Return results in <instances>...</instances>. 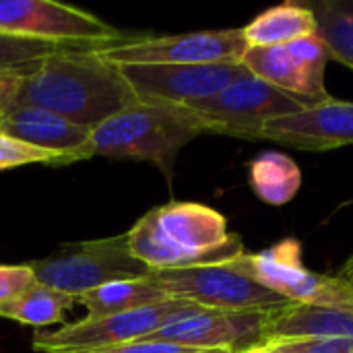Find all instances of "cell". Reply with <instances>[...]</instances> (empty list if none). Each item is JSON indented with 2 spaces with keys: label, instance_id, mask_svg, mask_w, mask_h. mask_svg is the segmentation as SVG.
<instances>
[{
  "label": "cell",
  "instance_id": "8fae6325",
  "mask_svg": "<svg viewBox=\"0 0 353 353\" xmlns=\"http://www.w3.org/2000/svg\"><path fill=\"white\" fill-rule=\"evenodd\" d=\"M267 312L209 310L192 306L157 329L147 341L176 343L196 352L238 353L263 343Z\"/></svg>",
  "mask_w": 353,
  "mask_h": 353
},
{
  "label": "cell",
  "instance_id": "ffe728a7",
  "mask_svg": "<svg viewBox=\"0 0 353 353\" xmlns=\"http://www.w3.org/2000/svg\"><path fill=\"white\" fill-rule=\"evenodd\" d=\"M74 302L77 298L68 294L35 283L21 298L0 306V319H10L35 329H48L56 323H62Z\"/></svg>",
  "mask_w": 353,
  "mask_h": 353
},
{
  "label": "cell",
  "instance_id": "f1b7e54d",
  "mask_svg": "<svg viewBox=\"0 0 353 353\" xmlns=\"http://www.w3.org/2000/svg\"><path fill=\"white\" fill-rule=\"evenodd\" d=\"M6 105H8V101H0V120H2V116L6 112Z\"/></svg>",
  "mask_w": 353,
  "mask_h": 353
},
{
  "label": "cell",
  "instance_id": "9c48e42d",
  "mask_svg": "<svg viewBox=\"0 0 353 353\" xmlns=\"http://www.w3.org/2000/svg\"><path fill=\"white\" fill-rule=\"evenodd\" d=\"M0 33L62 43L120 46L132 39L91 12L54 0H0Z\"/></svg>",
  "mask_w": 353,
  "mask_h": 353
},
{
  "label": "cell",
  "instance_id": "44dd1931",
  "mask_svg": "<svg viewBox=\"0 0 353 353\" xmlns=\"http://www.w3.org/2000/svg\"><path fill=\"white\" fill-rule=\"evenodd\" d=\"M314 12L316 35L329 48L331 60L353 70V0L306 2Z\"/></svg>",
  "mask_w": 353,
  "mask_h": 353
},
{
  "label": "cell",
  "instance_id": "7c38bea8",
  "mask_svg": "<svg viewBox=\"0 0 353 353\" xmlns=\"http://www.w3.org/2000/svg\"><path fill=\"white\" fill-rule=\"evenodd\" d=\"M120 72L143 103L190 105L213 97L248 70L242 64H137L120 66Z\"/></svg>",
  "mask_w": 353,
  "mask_h": 353
},
{
  "label": "cell",
  "instance_id": "d4e9b609",
  "mask_svg": "<svg viewBox=\"0 0 353 353\" xmlns=\"http://www.w3.org/2000/svg\"><path fill=\"white\" fill-rule=\"evenodd\" d=\"M196 350H188L176 343H165V341H132V343H124V345H116V347H108V350H95V352H81V353H192Z\"/></svg>",
  "mask_w": 353,
  "mask_h": 353
},
{
  "label": "cell",
  "instance_id": "ba28073f",
  "mask_svg": "<svg viewBox=\"0 0 353 353\" xmlns=\"http://www.w3.org/2000/svg\"><path fill=\"white\" fill-rule=\"evenodd\" d=\"M248 41L242 29L192 31L163 37H132L120 46L108 48L101 56L116 66L137 64H242Z\"/></svg>",
  "mask_w": 353,
  "mask_h": 353
},
{
  "label": "cell",
  "instance_id": "d6986e66",
  "mask_svg": "<svg viewBox=\"0 0 353 353\" xmlns=\"http://www.w3.org/2000/svg\"><path fill=\"white\" fill-rule=\"evenodd\" d=\"M248 182L263 203L281 207L296 199L302 186V172L290 155L265 151L250 161Z\"/></svg>",
  "mask_w": 353,
  "mask_h": 353
},
{
  "label": "cell",
  "instance_id": "484cf974",
  "mask_svg": "<svg viewBox=\"0 0 353 353\" xmlns=\"http://www.w3.org/2000/svg\"><path fill=\"white\" fill-rule=\"evenodd\" d=\"M27 77V74H21V72H0V101H12L14 93H17V87H19V81Z\"/></svg>",
  "mask_w": 353,
  "mask_h": 353
},
{
  "label": "cell",
  "instance_id": "5b68a950",
  "mask_svg": "<svg viewBox=\"0 0 353 353\" xmlns=\"http://www.w3.org/2000/svg\"><path fill=\"white\" fill-rule=\"evenodd\" d=\"M302 254V244L294 238H285L261 252H242L228 263L244 277L290 302L353 310L352 288L337 275L312 273L306 269Z\"/></svg>",
  "mask_w": 353,
  "mask_h": 353
},
{
  "label": "cell",
  "instance_id": "4fadbf2b",
  "mask_svg": "<svg viewBox=\"0 0 353 353\" xmlns=\"http://www.w3.org/2000/svg\"><path fill=\"white\" fill-rule=\"evenodd\" d=\"M261 141L300 151H331L353 145V103L331 97L298 114L267 120Z\"/></svg>",
  "mask_w": 353,
  "mask_h": 353
},
{
  "label": "cell",
  "instance_id": "e0dca14e",
  "mask_svg": "<svg viewBox=\"0 0 353 353\" xmlns=\"http://www.w3.org/2000/svg\"><path fill=\"white\" fill-rule=\"evenodd\" d=\"M242 31L248 48L283 46L316 33V21L306 2H283L256 14Z\"/></svg>",
  "mask_w": 353,
  "mask_h": 353
},
{
  "label": "cell",
  "instance_id": "9a60e30c",
  "mask_svg": "<svg viewBox=\"0 0 353 353\" xmlns=\"http://www.w3.org/2000/svg\"><path fill=\"white\" fill-rule=\"evenodd\" d=\"M0 132L25 145L64 155L70 163H77L81 149L89 141L91 128L41 108L8 103L0 120Z\"/></svg>",
  "mask_w": 353,
  "mask_h": 353
},
{
  "label": "cell",
  "instance_id": "3957f363",
  "mask_svg": "<svg viewBox=\"0 0 353 353\" xmlns=\"http://www.w3.org/2000/svg\"><path fill=\"white\" fill-rule=\"evenodd\" d=\"M29 265L37 283L72 298L112 281L143 279L151 275V269L132 256L128 232L101 240L66 244L54 254Z\"/></svg>",
  "mask_w": 353,
  "mask_h": 353
},
{
  "label": "cell",
  "instance_id": "cb8c5ba5",
  "mask_svg": "<svg viewBox=\"0 0 353 353\" xmlns=\"http://www.w3.org/2000/svg\"><path fill=\"white\" fill-rule=\"evenodd\" d=\"M35 273L31 265H0V306L21 298L35 285Z\"/></svg>",
  "mask_w": 353,
  "mask_h": 353
},
{
  "label": "cell",
  "instance_id": "603a6c76",
  "mask_svg": "<svg viewBox=\"0 0 353 353\" xmlns=\"http://www.w3.org/2000/svg\"><path fill=\"white\" fill-rule=\"evenodd\" d=\"M31 163L70 165V159L64 155H58L54 151H43V149L25 145V143L14 141L0 132V172L21 168V165H31Z\"/></svg>",
  "mask_w": 353,
  "mask_h": 353
},
{
  "label": "cell",
  "instance_id": "ac0fdd59",
  "mask_svg": "<svg viewBox=\"0 0 353 353\" xmlns=\"http://www.w3.org/2000/svg\"><path fill=\"white\" fill-rule=\"evenodd\" d=\"M163 300H170V296L157 285V281L151 275L143 279L112 281L77 298V302L87 310L85 319H99V316L130 312V310H139V308H145Z\"/></svg>",
  "mask_w": 353,
  "mask_h": 353
},
{
  "label": "cell",
  "instance_id": "4316f807",
  "mask_svg": "<svg viewBox=\"0 0 353 353\" xmlns=\"http://www.w3.org/2000/svg\"><path fill=\"white\" fill-rule=\"evenodd\" d=\"M337 277H339L343 283H347V285L353 290V256L347 261V263H345V265H343V269L337 273Z\"/></svg>",
  "mask_w": 353,
  "mask_h": 353
},
{
  "label": "cell",
  "instance_id": "7a4b0ae2",
  "mask_svg": "<svg viewBox=\"0 0 353 353\" xmlns=\"http://www.w3.org/2000/svg\"><path fill=\"white\" fill-rule=\"evenodd\" d=\"M201 134L205 128L186 105L137 101L91 130L79 161L97 155L151 161L170 180L178 153Z\"/></svg>",
  "mask_w": 353,
  "mask_h": 353
},
{
  "label": "cell",
  "instance_id": "52a82bcc",
  "mask_svg": "<svg viewBox=\"0 0 353 353\" xmlns=\"http://www.w3.org/2000/svg\"><path fill=\"white\" fill-rule=\"evenodd\" d=\"M151 277L170 298L184 300L209 310L269 312L290 302L244 277L230 263L151 271Z\"/></svg>",
  "mask_w": 353,
  "mask_h": 353
},
{
  "label": "cell",
  "instance_id": "30bf717a",
  "mask_svg": "<svg viewBox=\"0 0 353 353\" xmlns=\"http://www.w3.org/2000/svg\"><path fill=\"white\" fill-rule=\"evenodd\" d=\"M331 60L325 41L312 33L283 46L248 48L242 56V66L256 79L271 83L294 95L316 101L331 99L325 87V70Z\"/></svg>",
  "mask_w": 353,
  "mask_h": 353
},
{
  "label": "cell",
  "instance_id": "83f0119b",
  "mask_svg": "<svg viewBox=\"0 0 353 353\" xmlns=\"http://www.w3.org/2000/svg\"><path fill=\"white\" fill-rule=\"evenodd\" d=\"M238 353H271V350H269L265 343H259V345H252V347L242 350V352H238Z\"/></svg>",
  "mask_w": 353,
  "mask_h": 353
},
{
  "label": "cell",
  "instance_id": "5bb4252c",
  "mask_svg": "<svg viewBox=\"0 0 353 353\" xmlns=\"http://www.w3.org/2000/svg\"><path fill=\"white\" fill-rule=\"evenodd\" d=\"M159 234L176 248L196 254H242L240 236L228 232V219L201 203H168L151 209Z\"/></svg>",
  "mask_w": 353,
  "mask_h": 353
},
{
  "label": "cell",
  "instance_id": "277c9868",
  "mask_svg": "<svg viewBox=\"0 0 353 353\" xmlns=\"http://www.w3.org/2000/svg\"><path fill=\"white\" fill-rule=\"evenodd\" d=\"M316 103L323 101L288 93L250 72H244L213 97L186 108L196 116L205 132L261 141V130L267 120L292 116Z\"/></svg>",
  "mask_w": 353,
  "mask_h": 353
},
{
  "label": "cell",
  "instance_id": "6da1fadb",
  "mask_svg": "<svg viewBox=\"0 0 353 353\" xmlns=\"http://www.w3.org/2000/svg\"><path fill=\"white\" fill-rule=\"evenodd\" d=\"M101 52L70 50L43 58L19 81L10 103L41 108L93 130L139 101L120 66L108 62Z\"/></svg>",
  "mask_w": 353,
  "mask_h": 353
},
{
  "label": "cell",
  "instance_id": "2e32d148",
  "mask_svg": "<svg viewBox=\"0 0 353 353\" xmlns=\"http://www.w3.org/2000/svg\"><path fill=\"white\" fill-rule=\"evenodd\" d=\"M304 337H341L353 341V310L288 302L267 312L263 343Z\"/></svg>",
  "mask_w": 353,
  "mask_h": 353
},
{
  "label": "cell",
  "instance_id": "7402d4cb",
  "mask_svg": "<svg viewBox=\"0 0 353 353\" xmlns=\"http://www.w3.org/2000/svg\"><path fill=\"white\" fill-rule=\"evenodd\" d=\"M110 43H62V41H41L25 39L0 33V72H21L31 74L39 62L52 54L70 50H108Z\"/></svg>",
  "mask_w": 353,
  "mask_h": 353
},
{
  "label": "cell",
  "instance_id": "8992f818",
  "mask_svg": "<svg viewBox=\"0 0 353 353\" xmlns=\"http://www.w3.org/2000/svg\"><path fill=\"white\" fill-rule=\"evenodd\" d=\"M192 306L194 304L190 302L170 298L130 312L83 319L56 331L37 329L33 335V350L43 353H81L141 341Z\"/></svg>",
  "mask_w": 353,
  "mask_h": 353
},
{
  "label": "cell",
  "instance_id": "f546056e",
  "mask_svg": "<svg viewBox=\"0 0 353 353\" xmlns=\"http://www.w3.org/2000/svg\"><path fill=\"white\" fill-rule=\"evenodd\" d=\"M192 353H230V352H192Z\"/></svg>",
  "mask_w": 353,
  "mask_h": 353
}]
</instances>
